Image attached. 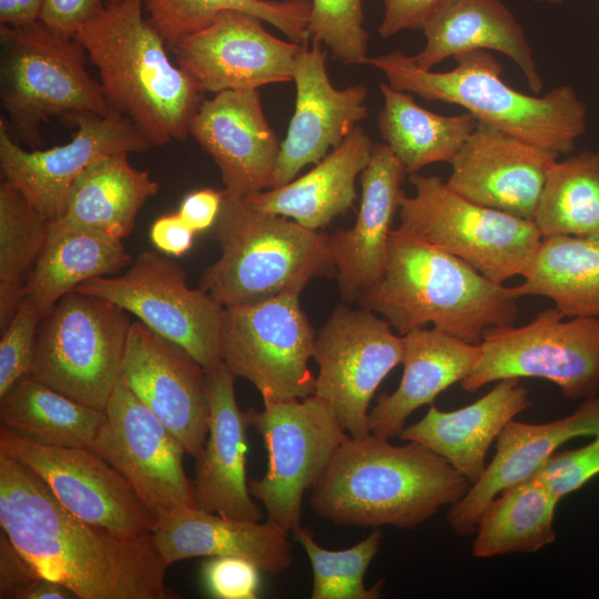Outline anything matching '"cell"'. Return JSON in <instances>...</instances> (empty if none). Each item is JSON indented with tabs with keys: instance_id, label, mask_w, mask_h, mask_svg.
Masks as SVG:
<instances>
[{
	"instance_id": "6da1fadb",
	"label": "cell",
	"mask_w": 599,
	"mask_h": 599,
	"mask_svg": "<svg viewBox=\"0 0 599 599\" xmlns=\"http://www.w3.org/2000/svg\"><path fill=\"white\" fill-rule=\"evenodd\" d=\"M0 527L45 578L79 599H172L152 532L122 537L68 510L43 480L0 449Z\"/></svg>"
},
{
	"instance_id": "7a4b0ae2",
	"label": "cell",
	"mask_w": 599,
	"mask_h": 599,
	"mask_svg": "<svg viewBox=\"0 0 599 599\" xmlns=\"http://www.w3.org/2000/svg\"><path fill=\"white\" fill-rule=\"evenodd\" d=\"M470 485L427 447L396 446L369 432L338 447L312 488L311 507L335 525L415 529L458 502Z\"/></svg>"
},
{
	"instance_id": "3957f363",
	"label": "cell",
	"mask_w": 599,
	"mask_h": 599,
	"mask_svg": "<svg viewBox=\"0 0 599 599\" xmlns=\"http://www.w3.org/2000/svg\"><path fill=\"white\" fill-rule=\"evenodd\" d=\"M143 9L144 0L106 1L73 38L98 69L111 109L129 116L153 145H163L189 135L204 92L170 60Z\"/></svg>"
},
{
	"instance_id": "277c9868",
	"label": "cell",
	"mask_w": 599,
	"mask_h": 599,
	"mask_svg": "<svg viewBox=\"0 0 599 599\" xmlns=\"http://www.w3.org/2000/svg\"><path fill=\"white\" fill-rule=\"evenodd\" d=\"M399 335L433 324L471 344L494 327L511 325L517 298L469 264L393 229L379 281L357 301Z\"/></svg>"
},
{
	"instance_id": "5b68a950",
	"label": "cell",
	"mask_w": 599,
	"mask_h": 599,
	"mask_svg": "<svg viewBox=\"0 0 599 599\" xmlns=\"http://www.w3.org/2000/svg\"><path fill=\"white\" fill-rule=\"evenodd\" d=\"M445 72L419 68L413 57L396 50L368 57L395 90L415 93L429 102L456 104L486 124L557 154L573 151L587 129V105L567 84L544 95L526 94L501 79L502 65L487 50L454 57Z\"/></svg>"
},
{
	"instance_id": "8992f818",
	"label": "cell",
	"mask_w": 599,
	"mask_h": 599,
	"mask_svg": "<svg viewBox=\"0 0 599 599\" xmlns=\"http://www.w3.org/2000/svg\"><path fill=\"white\" fill-rule=\"evenodd\" d=\"M215 237L222 254L203 271L199 287L224 308L301 294L312 278L336 273L328 234L225 191Z\"/></svg>"
},
{
	"instance_id": "52a82bcc",
	"label": "cell",
	"mask_w": 599,
	"mask_h": 599,
	"mask_svg": "<svg viewBox=\"0 0 599 599\" xmlns=\"http://www.w3.org/2000/svg\"><path fill=\"white\" fill-rule=\"evenodd\" d=\"M0 42L1 105L27 144L41 142L40 125L52 116L111 110L87 69L85 50L73 37L39 20L21 28L0 26Z\"/></svg>"
},
{
	"instance_id": "ba28073f",
	"label": "cell",
	"mask_w": 599,
	"mask_h": 599,
	"mask_svg": "<svg viewBox=\"0 0 599 599\" xmlns=\"http://www.w3.org/2000/svg\"><path fill=\"white\" fill-rule=\"evenodd\" d=\"M414 196L402 197L397 230L440 248L502 285L524 276L542 236L534 220L473 203L440 177L408 175Z\"/></svg>"
},
{
	"instance_id": "9c48e42d",
	"label": "cell",
	"mask_w": 599,
	"mask_h": 599,
	"mask_svg": "<svg viewBox=\"0 0 599 599\" xmlns=\"http://www.w3.org/2000/svg\"><path fill=\"white\" fill-rule=\"evenodd\" d=\"M131 324L115 304L71 292L41 318L29 375L104 410L121 379Z\"/></svg>"
},
{
	"instance_id": "30bf717a",
	"label": "cell",
	"mask_w": 599,
	"mask_h": 599,
	"mask_svg": "<svg viewBox=\"0 0 599 599\" xmlns=\"http://www.w3.org/2000/svg\"><path fill=\"white\" fill-rule=\"evenodd\" d=\"M565 318L550 307L526 325L488 329L463 389L473 393L505 378L537 377L557 385L571 400L598 395L599 316Z\"/></svg>"
},
{
	"instance_id": "8fae6325",
	"label": "cell",
	"mask_w": 599,
	"mask_h": 599,
	"mask_svg": "<svg viewBox=\"0 0 599 599\" xmlns=\"http://www.w3.org/2000/svg\"><path fill=\"white\" fill-rule=\"evenodd\" d=\"M251 424L264 440L267 467L251 479V495L261 501L266 520L292 532L301 526L302 501L323 476L348 434L324 399L263 400L261 412L250 409Z\"/></svg>"
},
{
	"instance_id": "7c38bea8",
	"label": "cell",
	"mask_w": 599,
	"mask_h": 599,
	"mask_svg": "<svg viewBox=\"0 0 599 599\" xmlns=\"http://www.w3.org/2000/svg\"><path fill=\"white\" fill-rule=\"evenodd\" d=\"M315 338L300 293L225 307L222 362L236 377L252 383L263 400L303 399L315 390L308 367Z\"/></svg>"
},
{
	"instance_id": "4fadbf2b",
	"label": "cell",
	"mask_w": 599,
	"mask_h": 599,
	"mask_svg": "<svg viewBox=\"0 0 599 599\" xmlns=\"http://www.w3.org/2000/svg\"><path fill=\"white\" fill-rule=\"evenodd\" d=\"M74 291L104 298L136 316L154 333L185 349L205 370L222 363L224 307L185 271L155 251L140 253L121 275L83 282Z\"/></svg>"
},
{
	"instance_id": "5bb4252c",
	"label": "cell",
	"mask_w": 599,
	"mask_h": 599,
	"mask_svg": "<svg viewBox=\"0 0 599 599\" xmlns=\"http://www.w3.org/2000/svg\"><path fill=\"white\" fill-rule=\"evenodd\" d=\"M403 356V336L385 318L339 304L315 338L313 395L329 404L349 436L361 437L369 433L368 407L376 389Z\"/></svg>"
},
{
	"instance_id": "9a60e30c",
	"label": "cell",
	"mask_w": 599,
	"mask_h": 599,
	"mask_svg": "<svg viewBox=\"0 0 599 599\" xmlns=\"http://www.w3.org/2000/svg\"><path fill=\"white\" fill-rule=\"evenodd\" d=\"M104 410V422L89 449L124 477L153 519L195 507L183 446L122 378Z\"/></svg>"
},
{
	"instance_id": "2e32d148",
	"label": "cell",
	"mask_w": 599,
	"mask_h": 599,
	"mask_svg": "<svg viewBox=\"0 0 599 599\" xmlns=\"http://www.w3.org/2000/svg\"><path fill=\"white\" fill-rule=\"evenodd\" d=\"M0 449L26 465L73 515L122 537L152 532L155 520L111 465L89 448L41 445L0 427Z\"/></svg>"
},
{
	"instance_id": "e0dca14e",
	"label": "cell",
	"mask_w": 599,
	"mask_h": 599,
	"mask_svg": "<svg viewBox=\"0 0 599 599\" xmlns=\"http://www.w3.org/2000/svg\"><path fill=\"white\" fill-rule=\"evenodd\" d=\"M70 142L47 150L19 146L0 120V169L48 220L64 215L69 191L78 176L100 158L120 152H143L153 144L125 114L111 109L106 114L80 113Z\"/></svg>"
},
{
	"instance_id": "ac0fdd59",
	"label": "cell",
	"mask_w": 599,
	"mask_h": 599,
	"mask_svg": "<svg viewBox=\"0 0 599 599\" xmlns=\"http://www.w3.org/2000/svg\"><path fill=\"white\" fill-rule=\"evenodd\" d=\"M262 19L225 10L203 30L169 48L202 92L257 88L293 80L304 44L271 34Z\"/></svg>"
},
{
	"instance_id": "d6986e66",
	"label": "cell",
	"mask_w": 599,
	"mask_h": 599,
	"mask_svg": "<svg viewBox=\"0 0 599 599\" xmlns=\"http://www.w3.org/2000/svg\"><path fill=\"white\" fill-rule=\"evenodd\" d=\"M121 378L197 457L209 430L207 375L185 349L142 322L131 324Z\"/></svg>"
},
{
	"instance_id": "ffe728a7",
	"label": "cell",
	"mask_w": 599,
	"mask_h": 599,
	"mask_svg": "<svg viewBox=\"0 0 599 599\" xmlns=\"http://www.w3.org/2000/svg\"><path fill=\"white\" fill-rule=\"evenodd\" d=\"M295 110L275 165L272 189L293 181L307 164H317L338 148L368 115L363 84L333 87L322 43L304 44L293 72Z\"/></svg>"
},
{
	"instance_id": "44dd1931",
	"label": "cell",
	"mask_w": 599,
	"mask_h": 599,
	"mask_svg": "<svg viewBox=\"0 0 599 599\" xmlns=\"http://www.w3.org/2000/svg\"><path fill=\"white\" fill-rule=\"evenodd\" d=\"M559 154L479 123L450 161L447 185L466 200L527 220Z\"/></svg>"
},
{
	"instance_id": "7402d4cb",
	"label": "cell",
	"mask_w": 599,
	"mask_h": 599,
	"mask_svg": "<svg viewBox=\"0 0 599 599\" xmlns=\"http://www.w3.org/2000/svg\"><path fill=\"white\" fill-rule=\"evenodd\" d=\"M189 134L219 166L225 192L244 197L272 189L281 142L257 90H227L204 100Z\"/></svg>"
},
{
	"instance_id": "603a6c76",
	"label": "cell",
	"mask_w": 599,
	"mask_h": 599,
	"mask_svg": "<svg viewBox=\"0 0 599 599\" xmlns=\"http://www.w3.org/2000/svg\"><path fill=\"white\" fill-rule=\"evenodd\" d=\"M206 375L209 430L203 449L195 457V507L238 520L260 521L261 509L246 479L250 410L240 409L234 390L236 376L223 362L206 370Z\"/></svg>"
},
{
	"instance_id": "cb8c5ba5",
	"label": "cell",
	"mask_w": 599,
	"mask_h": 599,
	"mask_svg": "<svg viewBox=\"0 0 599 599\" xmlns=\"http://www.w3.org/2000/svg\"><path fill=\"white\" fill-rule=\"evenodd\" d=\"M407 175L385 143H374L359 174L362 200L354 226L328 235V247L344 301L357 302L383 275L392 223Z\"/></svg>"
},
{
	"instance_id": "d4e9b609",
	"label": "cell",
	"mask_w": 599,
	"mask_h": 599,
	"mask_svg": "<svg viewBox=\"0 0 599 599\" xmlns=\"http://www.w3.org/2000/svg\"><path fill=\"white\" fill-rule=\"evenodd\" d=\"M599 433V395L583 399L568 416L530 424L510 420L496 440V454L483 476L450 506L447 520L460 536L474 535L488 504L504 489L534 476L568 440Z\"/></svg>"
},
{
	"instance_id": "484cf974",
	"label": "cell",
	"mask_w": 599,
	"mask_h": 599,
	"mask_svg": "<svg viewBox=\"0 0 599 599\" xmlns=\"http://www.w3.org/2000/svg\"><path fill=\"white\" fill-rule=\"evenodd\" d=\"M169 565L195 557H240L261 571L278 575L294 560L286 530L270 521L238 520L196 507H181L162 516L152 530Z\"/></svg>"
},
{
	"instance_id": "4316f807",
	"label": "cell",
	"mask_w": 599,
	"mask_h": 599,
	"mask_svg": "<svg viewBox=\"0 0 599 599\" xmlns=\"http://www.w3.org/2000/svg\"><path fill=\"white\" fill-rule=\"evenodd\" d=\"M530 405L519 378H505L476 402L445 412L429 405L426 415L399 435L443 457L471 485L484 474L487 453L505 426Z\"/></svg>"
},
{
	"instance_id": "83f0119b",
	"label": "cell",
	"mask_w": 599,
	"mask_h": 599,
	"mask_svg": "<svg viewBox=\"0 0 599 599\" xmlns=\"http://www.w3.org/2000/svg\"><path fill=\"white\" fill-rule=\"evenodd\" d=\"M403 376L390 394L382 393L368 414V429L384 438L399 437L416 409L432 405L448 387L461 383L480 356V344L465 342L438 328L405 335Z\"/></svg>"
},
{
	"instance_id": "f1b7e54d",
	"label": "cell",
	"mask_w": 599,
	"mask_h": 599,
	"mask_svg": "<svg viewBox=\"0 0 599 599\" xmlns=\"http://www.w3.org/2000/svg\"><path fill=\"white\" fill-rule=\"evenodd\" d=\"M425 47L413 57L425 70L447 58L474 51H498L521 70L534 94L542 90L525 30L500 0H444L423 28Z\"/></svg>"
},
{
	"instance_id": "f546056e",
	"label": "cell",
	"mask_w": 599,
	"mask_h": 599,
	"mask_svg": "<svg viewBox=\"0 0 599 599\" xmlns=\"http://www.w3.org/2000/svg\"><path fill=\"white\" fill-rule=\"evenodd\" d=\"M373 141L361 126L308 173L285 185L244 196L252 205L318 231L356 200L355 180L370 160Z\"/></svg>"
},
{
	"instance_id": "4dcf8cb0",
	"label": "cell",
	"mask_w": 599,
	"mask_h": 599,
	"mask_svg": "<svg viewBox=\"0 0 599 599\" xmlns=\"http://www.w3.org/2000/svg\"><path fill=\"white\" fill-rule=\"evenodd\" d=\"M131 263L122 240L61 219L49 221L47 241L23 288V298L43 317L83 282L113 276Z\"/></svg>"
},
{
	"instance_id": "1f68e13d",
	"label": "cell",
	"mask_w": 599,
	"mask_h": 599,
	"mask_svg": "<svg viewBox=\"0 0 599 599\" xmlns=\"http://www.w3.org/2000/svg\"><path fill=\"white\" fill-rule=\"evenodd\" d=\"M128 154L90 164L72 184L61 220L116 240L128 236L140 209L159 190L149 172L131 165Z\"/></svg>"
},
{
	"instance_id": "d6a6232c",
	"label": "cell",
	"mask_w": 599,
	"mask_h": 599,
	"mask_svg": "<svg viewBox=\"0 0 599 599\" xmlns=\"http://www.w3.org/2000/svg\"><path fill=\"white\" fill-rule=\"evenodd\" d=\"M515 298L544 296L566 317L599 316V234L544 237Z\"/></svg>"
},
{
	"instance_id": "836d02e7",
	"label": "cell",
	"mask_w": 599,
	"mask_h": 599,
	"mask_svg": "<svg viewBox=\"0 0 599 599\" xmlns=\"http://www.w3.org/2000/svg\"><path fill=\"white\" fill-rule=\"evenodd\" d=\"M379 90L384 104L377 115L378 131L407 175L434 163H450L478 124L467 111L432 112L388 83H379Z\"/></svg>"
},
{
	"instance_id": "e575fe53",
	"label": "cell",
	"mask_w": 599,
	"mask_h": 599,
	"mask_svg": "<svg viewBox=\"0 0 599 599\" xmlns=\"http://www.w3.org/2000/svg\"><path fill=\"white\" fill-rule=\"evenodd\" d=\"M104 418L31 375L0 397L1 427L41 445L90 448Z\"/></svg>"
},
{
	"instance_id": "d590c367",
	"label": "cell",
	"mask_w": 599,
	"mask_h": 599,
	"mask_svg": "<svg viewBox=\"0 0 599 599\" xmlns=\"http://www.w3.org/2000/svg\"><path fill=\"white\" fill-rule=\"evenodd\" d=\"M560 500L536 475L499 493L481 512L471 547L476 558L536 552L556 539Z\"/></svg>"
},
{
	"instance_id": "8d00e7d4",
	"label": "cell",
	"mask_w": 599,
	"mask_h": 599,
	"mask_svg": "<svg viewBox=\"0 0 599 599\" xmlns=\"http://www.w3.org/2000/svg\"><path fill=\"white\" fill-rule=\"evenodd\" d=\"M534 221L542 238L599 234V151H581L551 165Z\"/></svg>"
},
{
	"instance_id": "74e56055",
	"label": "cell",
	"mask_w": 599,
	"mask_h": 599,
	"mask_svg": "<svg viewBox=\"0 0 599 599\" xmlns=\"http://www.w3.org/2000/svg\"><path fill=\"white\" fill-rule=\"evenodd\" d=\"M144 9L169 47L203 30L225 10L255 16L273 24L293 42L307 44L311 40L309 0H144Z\"/></svg>"
},
{
	"instance_id": "f35d334b",
	"label": "cell",
	"mask_w": 599,
	"mask_h": 599,
	"mask_svg": "<svg viewBox=\"0 0 599 599\" xmlns=\"http://www.w3.org/2000/svg\"><path fill=\"white\" fill-rule=\"evenodd\" d=\"M49 221L8 181L0 184V327L23 300V288L43 250Z\"/></svg>"
},
{
	"instance_id": "ab89813d",
	"label": "cell",
	"mask_w": 599,
	"mask_h": 599,
	"mask_svg": "<svg viewBox=\"0 0 599 599\" xmlns=\"http://www.w3.org/2000/svg\"><path fill=\"white\" fill-rule=\"evenodd\" d=\"M291 534L305 550L312 566V599H376L382 596L384 580L370 588L364 583L365 572L382 544L383 534L378 528L342 550L323 548L309 527L298 526Z\"/></svg>"
},
{
	"instance_id": "60d3db41",
	"label": "cell",
	"mask_w": 599,
	"mask_h": 599,
	"mask_svg": "<svg viewBox=\"0 0 599 599\" xmlns=\"http://www.w3.org/2000/svg\"><path fill=\"white\" fill-rule=\"evenodd\" d=\"M308 33L347 65L366 63L368 33L364 28L363 0H309Z\"/></svg>"
},
{
	"instance_id": "b9f144b4",
	"label": "cell",
	"mask_w": 599,
	"mask_h": 599,
	"mask_svg": "<svg viewBox=\"0 0 599 599\" xmlns=\"http://www.w3.org/2000/svg\"><path fill=\"white\" fill-rule=\"evenodd\" d=\"M41 315L23 298L0 339V397L30 374Z\"/></svg>"
},
{
	"instance_id": "7bdbcfd3",
	"label": "cell",
	"mask_w": 599,
	"mask_h": 599,
	"mask_svg": "<svg viewBox=\"0 0 599 599\" xmlns=\"http://www.w3.org/2000/svg\"><path fill=\"white\" fill-rule=\"evenodd\" d=\"M560 500L599 475V433L582 447L555 453L535 474Z\"/></svg>"
},
{
	"instance_id": "ee69618b",
	"label": "cell",
	"mask_w": 599,
	"mask_h": 599,
	"mask_svg": "<svg viewBox=\"0 0 599 599\" xmlns=\"http://www.w3.org/2000/svg\"><path fill=\"white\" fill-rule=\"evenodd\" d=\"M205 591L217 599H256L260 569L251 561L231 556L209 557L201 567Z\"/></svg>"
},
{
	"instance_id": "f6af8a7d",
	"label": "cell",
	"mask_w": 599,
	"mask_h": 599,
	"mask_svg": "<svg viewBox=\"0 0 599 599\" xmlns=\"http://www.w3.org/2000/svg\"><path fill=\"white\" fill-rule=\"evenodd\" d=\"M444 0H383L384 17L378 27L382 38L403 30H423L427 20Z\"/></svg>"
},
{
	"instance_id": "bcb514c9",
	"label": "cell",
	"mask_w": 599,
	"mask_h": 599,
	"mask_svg": "<svg viewBox=\"0 0 599 599\" xmlns=\"http://www.w3.org/2000/svg\"><path fill=\"white\" fill-rule=\"evenodd\" d=\"M108 0H42L40 21L50 29L74 37Z\"/></svg>"
},
{
	"instance_id": "7dc6e473",
	"label": "cell",
	"mask_w": 599,
	"mask_h": 599,
	"mask_svg": "<svg viewBox=\"0 0 599 599\" xmlns=\"http://www.w3.org/2000/svg\"><path fill=\"white\" fill-rule=\"evenodd\" d=\"M42 577L18 551L8 536L0 532V598L18 599L34 580Z\"/></svg>"
},
{
	"instance_id": "c3c4849f",
	"label": "cell",
	"mask_w": 599,
	"mask_h": 599,
	"mask_svg": "<svg viewBox=\"0 0 599 599\" xmlns=\"http://www.w3.org/2000/svg\"><path fill=\"white\" fill-rule=\"evenodd\" d=\"M194 233L176 213L155 220L151 226L150 237L160 251L180 256L191 248Z\"/></svg>"
},
{
	"instance_id": "681fc988",
	"label": "cell",
	"mask_w": 599,
	"mask_h": 599,
	"mask_svg": "<svg viewBox=\"0 0 599 599\" xmlns=\"http://www.w3.org/2000/svg\"><path fill=\"white\" fill-rule=\"evenodd\" d=\"M223 191L204 189L187 195L181 203L177 214L194 231L209 229L216 221Z\"/></svg>"
},
{
	"instance_id": "f907efd6",
	"label": "cell",
	"mask_w": 599,
	"mask_h": 599,
	"mask_svg": "<svg viewBox=\"0 0 599 599\" xmlns=\"http://www.w3.org/2000/svg\"><path fill=\"white\" fill-rule=\"evenodd\" d=\"M42 0H0V26L21 28L40 19Z\"/></svg>"
},
{
	"instance_id": "816d5d0a",
	"label": "cell",
	"mask_w": 599,
	"mask_h": 599,
	"mask_svg": "<svg viewBox=\"0 0 599 599\" xmlns=\"http://www.w3.org/2000/svg\"><path fill=\"white\" fill-rule=\"evenodd\" d=\"M70 599L77 598L64 585L45 577H39L29 585L18 599Z\"/></svg>"
},
{
	"instance_id": "f5cc1de1",
	"label": "cell",
	"mask_w": 599,
	"mask_h": 599,
	"mask_svg": "<svg viewBox=\"0 0 599 599\" xmlns=\"http://www.w3.org/2000/svg\"><path fill=\"white\" fill-rule=\"evenodd\" d=\"M535 2H539V3H559L561 2L562 0H534Z\"/></svg>"
},
{
	"instance_id": "db71d44e",
	"label": "cell",
	"mask_w": 599,
	"mask_h": 599,
	"mask_svg": "<svg viewBox=\"0 0 599 599\" xmlns=\"http://www.w3.org/2000/svg\"><path fill=\"white\" fill-rule=\"evenodd\" d=\"M108 1H110V2H114V1H118V0H108Z\"/></svg>"
}]
</instances>
